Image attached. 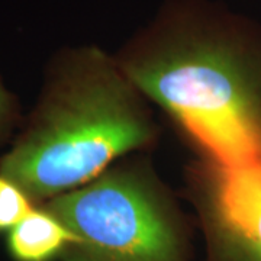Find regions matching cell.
I'll list each match as a JSON object with an SVG mask.
<instances>
[{
	"label": "cell",
	"mask_w": 261,
	"mask_h": 261,
	"mask_svg": "<svg viewBox=\"0 0 261 261\" xmlns=\"http://www.w3.org/2000/svg\"><path fill=\"white\" fill-rule=\"evenodd\" d=\"M29 199L15 181L0 174V231L12 229L32 212Z\"/></svg>",
	"instance_id": "8992f818"
},
{
	"label": "cell",
	"mask_w": 261,
	"mask_h": 261,
	"mask_svg": "<svg viewBox=\"0 0 261 261\" xmlns=\"http://www.w3.org/2000/svg\"><path fill=\"white\" fill-rule=\"evenodd\" d=\"M148 129L123 86L79 77L60 86L2 161V174L31 199L65 193L141 145Z\"/></svg>",
	"instance_id": "6da1fadb"
},
{
	"label": "cell",
	"mask_w": 261,
	"mask_h": 261,
	"mask_svg": "<svg viewBox=\"0 0 261 261\" xmlns=\"http://www.w3.org/2000/svg\"><path fill=\"white\" fill-rule=\"evenodd\" d=\"M216 207L222 224L261 255V163L221 168Z\"/></svg>",
	"instance_id": "277c9868"
},
{
	"label": "cell",
	"mask_w": 261,
	"mask_h": 261,
	"mask_svg": "<svg viewBox=\"0 0 261 261\" xmlns=\"http://www.w3.org/2000/svg\"><path fill=\"white\" fill-rule=\"evenodd\" d=\"M48 211L73 233L65 261H174L176 237L151 196L125 177H106L56 196Z\"/></svg>",
	"instance_id": "3957f363"
},
{
	"label": "cell",
	"mask_w": 261,
	"mask_h": 261,
	"mask_svg": "<svg viewBox=\"0 0 261 261\" xmlns=\"http://www.w3.org/2000/svg\"><path fill=\"white\" fill-rule=\"evenodd\" d=\"M5 115H6V97L0 89V130L3 126V122H5Z\"/></svg>",
	"instance_id": "52a82bcc"
},
{
	"label": "cell",
	"mask_w": 261,
	"mask_h": 261,
	"mask_svg": "<svg viewBox=\"0 0 261 261\" xmlns=\"http://www.w3.org/2000/svg\"><path fill=\"white\" fill-rule=\"evenodd\" d=\"M74 237L48 209L34 211L9 233V251L16 261H49L65 250Z\"/></svg>",
	"instance_id": "5b68a950"
},
{
	"label": "cell",
	"mask_w": 261,
	"mask_h": 261,
	"mask_svg": "<svg viewBox=\"0 0 261 261\" xmlns=\"http://www.w3.org/2000/svg\"><path fill=\"white\" fill-rule=\"evenodd\" d=\"M132 68L134 83L164 106L219 168L261 163V118L232 53L221 41L189 38Z\"/></svg>",
	"instance_id": "7a4b0ae2"
}]
</instances>
